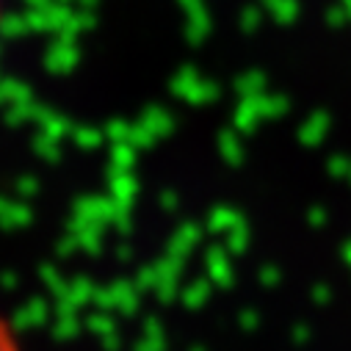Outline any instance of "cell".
I'll return each mask as SVG.
<instances>
[{
  "label": "cell",
  "mask_w": 351,
  "mask_h": 351,
  "mask_svg": "<svg viewBox=\"0 0 351 351\" xmlns=\"http://www.w3.org/2000/svg\"><path fill=\"white\" fill-rule=\"evenodd\" d=\"M0 351H25L20 329L14 326V321L3 310H0Z\"/></svg>",
  "instance_id": "1"
}]
</instances>
